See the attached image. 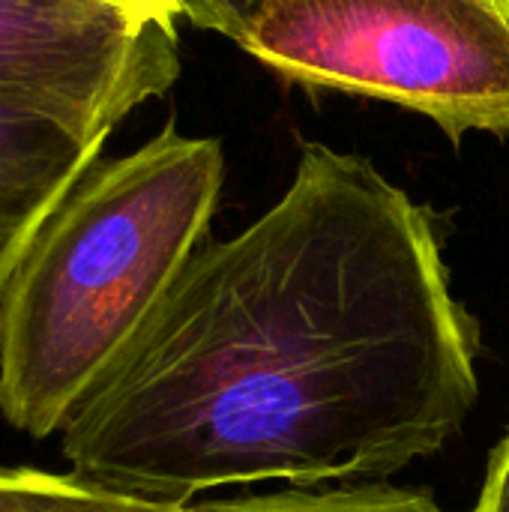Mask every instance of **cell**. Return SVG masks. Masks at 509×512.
<instances>
[{
	"label": "cell",
	"mask_w": 509,
	"mask_h": 512,
	"mask_svg": "<svg viewBox=\"0 0 509 512\" xmlns=\"http://www.w3.org/2000/svg\"><path fill=\"white\" fill-rule=\"evenodd\" d=\"M477 357L432 213L312 141L267 213L183 264L69 414L63 456L93 486L165 504L381 480L462 432Z\"/></svg>",
	"instance_id": "6da1fadb"
},
{
	"label": "cell",
	"mask_w": 509,
	"mask_h": 512,
	"mask_svg": "<svg viewBox=\"0 0 509 512\" xmlns=\"http://www.w3.org/2000/svg\"><path fill=\"white\" fill-rule=\"evenodd\" d=\"M225 156L168 123L138 150L93 162L30 240L0 291V414L60 432L207 240Z\"/></svg>",
	"instance_id": "7a4b0ae2"
},
{
	"label": "cell",
	"mask_w": 509,
	"mask_h": 512,
	"mask_svg": "<svg viewBox=\"0 0 509 512\" xmlns=\"http://www.w3.org/2000/svg\"><path fill=\"white\" fill-rule=\"evenodd\" d=\"M237 45L285 81L411 108L453 144L509 135V18L489 0H273Z\"/></svg>",
	"instance_id": "3957f363"
},
{
	"label": "cell",
	"mask_w": 509,
	"mask_h": 512,
	"mask_svg": "<svg viewBox=\"0 0 509 512\" xmlns=\"http://www.w3.org/2000/svg\"><path fill=\"white\" fill-rule=\"evenodd\" d=\"M180 75L177 27L96 0H0V93L75 132L111 129Z\"/></svg>",
	"instance_id": "277c9868"
},
{
	"label": "cell",
	"mask_w": 509,
	"mask_h": 512,
	"mask_svg": "<svg viewBox=\"0 0 509 512\" xmlns=\"http://www.w3.org/2000/svg\"><path fill=\"white\" fill-rule=\"evenodd\" d=\"M102 147L105 141L84 138L57 114L0 93V291Z\"/></svg>",
	"instance_id": "5b68a950"
},
{
	"label": "cell",
	"mask_w": 509,
	"mask_h": 512,
	"mask_svg": "<svg viewBox=\"0 0 509 512\" xmlns=\"http://www.w3.org/2000/svg\"><path fill=\"white\" fill-rule=\"evenodd\" d=\"M0 512H195L192 504H165L93 486L75 474H48L24 465H0Z\"/></svg>",
	"instance_id": "8992f818"
},
{
	"label": "cell",
	"mask_w": 509,
	"mask_h": 512,
	"mask_svg": "<svg viewBox=\"0 0 509 512\" xmlns=\"http://www.w3.org/2000/svg\"><path fill=\"white\" fill-rule=\"evenodd\" d=\"M195 512H447L432 495L393 486H360L330 492H273V495H240L225 501L195 504Z\"/></svg>",
	"instance_id": "52a82bcc"
},
{
	"label": "cell",
	"mask_w": 509,
	"mask_h": 512,
	"mask_svg": "<svg viewBox=\"0 0 509 512\" xmlns=\"http://www.w3.org/2000/svg\"><path fill=\"white\" fill-rule=\"evenodd\" d=\"M177 12L189 18L201 30H213L222 36H237L249 27V21L270 6L273 0H174Z\"/></svg>",
	"instance_id": "ba28073f"
},
{
	"label": "cell",
	"mask_w": 509,
	"mask_h": 512,
	"mask_svg": "<svg viewBox=\"0 0 509 512\" xmlns=\"http://www.w3.org/2000/svg\"><path fill=\"white\" fill-rule=\"evenodd\" d=\"M474 512H509V432L489 456L486 483Z\"/></svg>",
	"instance_id": "9c48e42d"
},
{
	"label": "cell",
	"mask_w": 509,
	"mask_h": 512,
	"mask_svg": "<svg viewBox=\"0 0 509 512\" xmlns=\"http://www.w3.org/2000/svg\"><path fill=\"white\" fill-rule=\"evenodd\" d=\"M96 3H105V6H117L135 18H144V21H165V24H174L180 18L177 12V3L174 0H96Z\"/></svg>",
	"instance_id": "30bf717a"
},
{
	"label": "cell",
	"mask_w": 509,
	"mask_h": 512,
	"mask_svg": "<svg viewBox=\"0 0 509 512\" xmlns=\"http://www.w3.org/2000/svg\"><path fill=\"white\" fill-rule=\"evenodd\" d=\"M489 3H492V6H498V9H501V12L509 18V0H489Z\"/></svg>",
	"instance_id": "8fae6325"
}]
</instances>
